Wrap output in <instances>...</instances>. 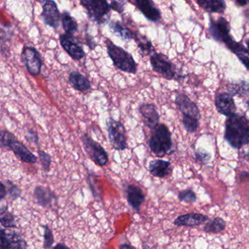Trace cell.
<instances>
[{
    "instance_id": "obj_1",
    "label": "cell",
    "mask_w": 249,
    "mask_h": 249,
    "mask_svg": "<svg viewBox=\"0 0 249 249\" xmlns=\"http://www.w3.org/2000/svg\"><path fill=\"white\" fill-rule=\"evenodd\" d=\"M224 140L235 149L249 144V120L243 115L234 113L225 122Z\"/></svg>"
},
{
    "instance_id": "obj_2",
    "label": "cell",
    "mask_w": 249,
    "mask_h": 249,
    "mask_svg": "<svg viewBox=\"0 0 249 249\" xmlns=\"http://www.w3.org/2000/svg\"><path fill=\"white\" fill-rule=\"evenodd\" d=\"M148 146L151 152L157 157H164L174 153L175 146L172 134L165 124H160L152 129Z\"/></svg>"
},
{
    "instance_id": "obj_3",
    "label": "cell",
    "mask_w": 249,
    "mask_h": 249,
    "mask_svg": "<svg viewBox=\"0 0 249 249\" xmlns=\"http://www.w3.org/2000/svg\"><path fill=\"white\" fill-rule=\"evenodd\" d=\"M105 43L107 47V54L116 68L127 73H136L138 64L130 53L120 46H116L109 39H106Z\"/></svg>"
},
{
    "instance_id": "obj_4",
    "label": "cell",
    "mask_w": 249,
    "mask_h": 249,
    "mask_svg": "<svg viewBox=\"0 0 249 249\" xmlns=\"http://www.w3.org/2000/svg\"><path fill=\"white\" fill-rule=\"evenodd\" d=\"M0 143L3 148L11 150L16 157L24 162L35 164L37 157L30 151L27 146L17 139L14 134L7 130H2L0 135Z\"/></svg>"
},
{
    "instance_id": "obj_5",
    "label": "cell",
    "mask_w": 249,
    "mask_h": 249,
    "mask_svg": "<svg viewBox=\"0 0 249 249\" xmlns=\"http://www.w3.org/2000/svg\"><path fill=\"white\" fill-rule=\"evenodd\" d=\"M208 32L215 41L224 43L231 52L237 46V42L230 36L231 27L230 23L223 17H219L216 21L211 18Z\"/></svg>"
},
{
    "instance_id": "obj_6",
    "label": "cell",
    "mask_w": 249,
    "mask_h": 249,
    "mask_svg": "<svg viewBox=\"0 0 249 249\" xmlns=\"http://www.w3.org/2000/svg\"><path fill=\"white\" fill-rule=\"evenodd\" d=\"M81 5L87 11L88 18L98 24H104L109 19L110 4L104 0H87L81 1Z\"/></svg>"
},
{
    "instance_id": "obj_7",
    "label": "cell",
    "mask_w": 249,
    "mask_h": 249,
    "mask_svg": "<svg viewBox=\"0 0 249 249\" xmlns=\"http://www.w3.org/2000/svg\"><path fill=\"white\" fill-rule=\"evenodd\" d=\"M107 136L111 146L116 151L127 148V137L124 126L120 122L110 118L106 122Z\"/></svg>"
},
{
    "instance_id": "obj_8",
    "label": "cell",
    "mask_w": 249,
    "mask_h": 249,
    "mask_svg": "<svg viewBox=\"0 0 249 249\" xmlns=\"http://www.w3.org/2000/svg\"><path fill=\"white\" fill-rule=\"evenodd\" d=\"M81 141L87 155L97 165L103 167L107 164L108 161L107 151L99 142L94 141L87 134H84L81 136Z\"/></svg>"
},
{
    "instance_id": "obj_9",
    "label": "cell",
    "mask_w": 249,
    "mask_h": 249,
    "mask_svg": "<svg viewBox=\"0 0 249 249\" xmlns=\"http://www.w3.org/2000/svg\"><path fill=\"white\" fill-rule=\"evenodd\" d=\"M150 62L153 70L165 79L173 80L177 77L176 66L166 55L161 53H153Z\"/></svg>"
},
{
    "instance_id": "obj_10",
    "label": "cell",
    "mask_w": 249,
    "mask_h": 249,
    "mask_svg": "<svg viewBox=\"0 0 249 249\" xmlns=\"http://www.w3.org/2000/svg\"><path fill=\"white\" fill-rule=\"evenodd\" d=\"M21 58L29 73L36 77L40 75L43 67V59L40 52L33 46H24Z\"/></svg>"
},
{
    "instance_id": "obj_11",
    "label": "cell",
    "mask_w": 249,
    "mask_h": 249,
    "mask_svg": "<svg viewBox=\"0 0 249 249\" xmlns=\"http://www.w3.org/2000/svg\"><path fill=\"white\" fill-rule=\"evenodd\" d=\"M41 18L46 25L55 30L59 27V23L62 21V15L56 2L48 0L43 3Z\"/></svg>"
},
{
    "instance_id": "obj_12",
    "label": "cell",
    "mask_w": 249,
    "mask_h": 249,
    "mask_svg": "<svg viewBox=\"0 0 249 249\" xmlns=\"http://www.w3.org/2000/svg\"><path fill=\"white\" fill-rule=\"evenodd\" d=\"M59 42L62 49L74 60H81L85 57L86 53L84 49L78 44L73 36H70L66 33L61 34L59 36Z\"/></svg>"
},
{
    "instance_id": "obj_13",
    "label": "cell",
    "mask_w": 249,
    "mask_h": 249,
    "mask_svg": "<svg viewBox=\"0 0 249 249\" xmlns=\"http://www.w3.org/2000/svg\"><path fill=\"white\" fill-rule=\"evenodd\" d=\"M0 249H27L26 240L16 231L1 230Z\"/></svg>"
},
{
    "instance_id": "obj_14",
    "label": "cell",
    "mask_w": 249,
    "mask_h": 249,
    "mask_svg": "<svg viewBox=\"0 0 249 249\" xmlns=\"http://www.w3.org/2000/svg\"><path fill=\"white\" fill-rule=\"evenodd\" d=\"M176 106L183 115L190 116L199 120L201 117L200 111L196 103H194L186 94H178L175 100Z\"/></svg>"
},
{
    "instance_id": "obj_15",
    "label": "cell",
    "mask_w": 249,
    "mask_h": 249,
    "mask_svg": "<svg viewBox=\"0 0 249 249\" xmlns=\"http://www.w3.org/2000/svg\"><path fill=\"white\" fill-rule=\"evenodd\" d=\"M142 14L144 17L152 22H157L161 18V11L151 0H134L130 1Z\"/></svg>"
},
{
    "instance_id": "obj_16",
    "label": "cell",
    "mask_w": 249,
    "mask_h": 249,
    "mask_svg": "<svg viewBox=\"0 0 249 249\" xmlns=\"http://www.w3.org/2000/svg\"><path fill=\"white\" fill-rule=\"evenodd\" d=\"M215 106L217 111L227 117L236 113L237 110L234 99L230 93L222 92L218 94L215 99Z\"/></svg>"
},
{
    "instance_id": "obj_17",
    "label": "cell",
    "mask_w": 249,
    "mask_h": 249,
    "mask_svg": "<svg viewBox=\"0 0 249 249\" xmlns=\"http://www.w3.org/2000/svg\"><path fill=\"white\" fill-rule=\"evenodd\" d=\"M139 112L142 116L144 124L150 129H154L160 124V113L155 105L152 103H143L140 106Z\"/></svg>"
},
{
    "instance_id": "obj_18",
    "label": "cell",
    "mask_w": 249,
    "mask_h": 249,
    "mask_svg": "<svg viewBox=\"0 0 249 249\" xmlns=\"http://www.w3.org/2000/svg\"><path fill=\"white\" fill-rule=\"evenodd\" d=\"M208 216L203 214L190 213L178 217L175 220L174 224L177 227H198L208 221Z\"/></svg>"
},
{
    "instance_id": "obj_19",
    "label": "cell",
    "mask_w": 249,
    "mask_h": 249,
    "mask_svg": "<svg viewBox=\"0 0 249 249\" xmlns=\"http://www.w3.org/2000/svg\"><path fill=\"white\" fill-rule=\"evenodd\" d=\"M128 203L135 211L139 212L141 205L145 199V196L141 188L135 185H128L126 189Z\"/></svg>"
},
{
    "instance_id": "obj_20",
    "label": "cell",
    "mask_w": 249,
    "mask_h": 249,
    "mask_svg": "<svg viewBox=\"0 0 249 249\" xmlns=\"http://www.w3.org/2000/svg\"><path fill=\"white\" fill-rule=\"evenodd\" d=\"M148 170L154 177L164 178L171 174L173 168L170 161L163 160H154L150 161Z\"/></svg>"
},
{
    "instance_id": "obj_21",
    "label": "cell",
    "mask_w": 249,
    "mask_h": 249,
    "mask_svg": "<svg viewBox=\"0 0 249 249\" xmlns=\"http://www.w3.org/2000/svg\"><path fill=\"white\" fill-rule=\"evenodd\" d=\"M34 198L37 205L46 208L56 199V196L49 188L39 186L35 189Z\"/></svg>"
},
{
    "instance_id": "obj_22",
    "label": "cell",
    "mask_w": 249,
    "mask_h": 249,
    "mask_svg": "<svg viewBox=\"0 0 249 249\" xmlns=\"http://www.w3.org/2000/svg\"><path fill=\"white\" fill-rule=\"evenodd\" d=\"M69 82L72 88L81 92L88 91L91 89L89 80L77 71H72L71 72L69 75Z\"/></svg>"
},
{
    "instance_id": "obj_23",
    "label": "cell",
    "mask_w": 249,
    "mask_h": 249,
    "mask_svg": "<svg viewBox=\"0 0 249 249\" xmlns=\"http://www.w3.org/2000/svg\"><path fill=\"white\" fill-rule=\"evenodd\" d=\"M197 5L208 13L224 14L227 4L223 0H196Z\"/></svg>"
},
{
    "instance_id": "obj_24",
    "label": "cell",
    "mask_w": 249,
    "mask_h": 249,
    "mask_svg": "<svg viewBox=\"0 0 249 249\" xmlns=\"http://www.w3.org/2000/svg\"><path fill=\"white\" fill-rule=\"evenodd\" d=\"M134 40L138 44L140 53L142 56H148L151 53H154L155 52V49H154L151 40L146 36H143L139 32H134Z\"/></svg>"
},
{
    "instance_id": "obj_25",
    "label": "cell",
    "mask_w": 249,
    "mask_h": 249,
    "mask_svg": "<svg viewBox=\"0 0 249 249\" xmlns=\"http://www.w3.org/2000/svg\"><path fill=\"white\" fill-rule=\"evenodd\" d=\"M109 28L112 33L116 35L125 42H129L134 39V33L120 21H112L109 24Z\"/></svg>"
},
{
    "instance_id": "obj_26",
    "label": "cell",
    "mask_w": 249,
    "mask_h": 249,
    "mask_svg": "<svg viewBox=\"0 0 249 249\" xmlns=\"http://www.w3.org/2000/svg\"><path fill=\"white\" fill-rule=\"evenodd\" d=\"M62 27L66 34L73 36L78 30V24L76 20L68 11H64L62 14Z\"/></svg>"
},
{
    "instance_id": "obj_27",
    "label": "cell",
    "mask_w": 249,
    "mask_h": 249,
    "mask_svg": "<svg viewBox=\"0 0 249 249\" xmlns=\"http://www.w3.org/2000/svg\"><path fill=\"white\" fill-rule=\"evenodd\" d=\"M227 89L232 97L237 95L244 97L249 94V81H241L236 84H230Z\"/></svg>"
},
{
    "instance_id": "obj_28",
    "label": "cell",
    "mask_w": 249,
    "mask_h": 249,
    "mask_svg": "<svg viewBox=\"0 0 249 249\" xmlns=\"http://www.w3.org/2000/svg\"><path fill=\"white\" fill-rule=\"evenodd\" d=\"M225 227L226 222L224 220L220 217H216L208 221L203 227V230L208 233H218L224 230Z\"/></svg>"
},
{
    "instance_id": "obj_29",
    "label": "cell",
    "mask_w": 249,
    "mask_h": 249,
    "mask_svg": "<svg viewBox=\"0 0 249 249\" xmlns=\"http://www.w3.org/2000/svg\"><path fill=\"white\" fill-rule=\"evenodd\" d=\"M0 222L5 228H14L17 227L14 215L8 211V207H3L0 211Z\"/></svg>"
},
{
    "instance_id": "obj_30",
    "label": "cell",
    "mask_w": 249,
    "mask_h": 249,
    "mask_svg": "<svg viewBox=\"0 0 249 249\" xmlns=\"http://www.w3.org/2000/svg\"><path fill=\"white\" fill-rule=\"evenodd\" d=\"M233 53L237 56L239 60L242 62L245 68L249 71V51L243 45L237 43V46L232 51Z\"/></svg>"
},
{
    "instance_id": "obj_31",
    "label": "cell",
    "mask_w": 249,
    "mask_h": 249,
    "mask_svg": "<svg viewBox=\"0 0 249 249\" xmlns=\"http://www.w3.org/2000/svg\"><path fill=\"white\" fill-rule=\"evenodd\" d=\"M184 129L187 131L189 133L194 134L197 131L199 127V120L190 117V116L183 115V119H182Z\"/></svg>"
},
{
    "instance_id": "obj_32",
    "label": "cell",
    "mask_w": 249,
    "mask_h": 249,
    "mask_svg": "<svg viewBox=\"0 0 249 249\" xmlns=\"http://www.w3.org/2000/svg\"><path fill=\"white\" fill-rule=\"evenodd\" d=\"M178 197L180 202H184L186 203H195L196 201V194L192 189L182 191L178 194Z\"/></svg>"
},
{
    "instance_id": "obj_33",
    "label": "cell",
    "mask_w": 249,
    "mask_h": 249,
    "mask_svg": "<svg viewBox=\"0 0 249 249\" xmlns=\"http://www.w3.org/2000/svg\"><path fill=\"white\" fill-rule=\"evenodd\" d=\"M39 158L40 160V163H41L42 167L43 170L46 172H49L50 169L51 164H52V157L50 154L48 153L45 152L43 150H38Z\"/></svg>"
},
{
    "instance_id": "obj_34",
    "label": "cell",
    "mask_w": 249,
    "mask_h": 249,
    "mask_svg": "<svg viewBox=\"0 0 249 249\" xmlns=\"http://www.w3.org/2000/svg\"><path fill=\"white\" fill-rule=\"evenodd\" d=\"M195 155L196 161H199L202 164H206L211 159V154L201 148L195 151Z\"/></svg>"
},
{
    "instance_id": "obj_35",
    "label": "cell",
    "mask_w": 249,
    "mask_h": 249,
    "mask_svg": "<svg viewBox=\"0 0 249 249\" xmlns=\"http://www.w3.org/2000/svg\"><path fill=\"white\" fill-rule=\"evenodd\" d=\"M44 227V247L45 249H50L54 243V237L53 232L48 226Z\"/></svg>"
},
{
    "instance_id": "obj_36",
    "label": "cell",
    "mask_w": 249,
    "mask_h": 249,
    "mask_svg": "<svg viewBox=\"0 0 249 249\" xmlns=\"http://www.w3.org/2000/svg\"><path fill=\"white\" fill-rule=\"evenodd\" d=\"M8 183V192L9 194L11 197L14 200L18 199L21 196V191L17 185L14 184L13 182L10 181V180H7Z\"/></svg>"
},
{
    "instance_id": "obj_37",
    "label": "cell",
    "mask_w": 249,
    "mask_h": 249,
    "mask_svg": "<svg viewBox=\"0 0 249 249\" xmlns=\"http://www.w3.org/2000/svg\"><path fill=\"white\" fill-rule=\"evenodd\" d=\"M25 139L27 142H32V143L37 145L39 142V137L36 131L33 129H29L25 135Z\"/></svg>"
},
{
    "instance_id": "obj_38",
    "label": "cell",
    "mask_w": 249,
    "mask_h": 249,
    "mask_svg": "<svg viewBox=\"0 0 249 249\" xmlns=\"http://www.w3.org/2000/svg\"><path fill=\"white\" fill-rule=\"evenodd\" d=\"M125 3L126 2H117V1H112L110 2V9L119 14H122L124 11Z\"/></svg>"
},
{
    "instance_id": "obj_39",
    "label": "cell",
    "mask_w": 249,
    "mask_h": 249,
    "mask_svg": "<svg viewBox=\"0 0 249 249\" xmlns=\"http://www.w3.org/2000/svg\"><path fill=\"white\" fill-rule=\"evenodd\" d=\"M85 40L86 44L89 47L90 49L94 50V49H96L97 44V43H96L95 40H94V37H91L89 34H87L86 35Z\"/></svg>"
},
{
    "instance_id": "obj_40",
    "label": "cell",
    "mask_w": 249,
    "mask_h": 249,
    "mask_svg": "<svg viewBox=\"0 0 249 249\" xmlns=\"http://www.w3.org/2000/svg\"><path fill=\"white\" fill-rule=\"evenodd\" d=\"M7 195L6 186L3 183H1V190H0V196H1V200L5 198Z\"/></svg>"
},
{
    "instance_id": "obj_41",
    "label": "cell",
    "mask_w": 249,
    "mask_h": 249,
    "mask_svg": "<svg viewBox=\"0 0 249 249\" xmlns=\"http://www.w3.org/2000/svg\"><path fill=\"white\" fill-rule=\"evenodd\" d=\"M53 249H70L67 245L64 244V243H58L56 246H55L53 248Z\"/></svg>"
},
{
    "instance_id": "obj_42",
    "label": "cell",
    "mask_w": 249,
    "mask_h": 249,
    "mask_svg": "<svg viewBox=\"0 0 249 249\" xmlns=\"http://www.w3.org/2000/svg\"><path fill=\"white\" fill-rule=\"evenodd\" d=\"M136 249L134 248L133 246L131 245L127 244V243H124V244L121 245L120 249Z\"/></svg>"
},
{
    "instance_id": "obj_43",
    "label": "cell",
    "mask_w": 249,
    "mask_h": 249,
    "mask_svg": "<svg viewBox=\"0 0 249 249\" xmlns=\"http://www.w3.org/2000/svg\"><path fill=\"white\" fill-rule=\"evenodd\" d=\"M236 3L240 6H244V5L249 4V1H243V0H237L236 1Z\"/></svg>"
},
{
    "instance_id": "obj_44",
    "label": "cell",
    "mask_w": 249,
    "mask_h": 249,
    "mask_svg": "<svg viewBox=\"0 0 249 249\" xmlns=\"http://www.w3.org/2000/svg\"><path fill=\"white\" fill-rule=\"evenodd\" d=\"M142 249H156L155 247H151V246H148L147 243H144L142 244Z\"/></svg>"
},
{
    "instance_id": "obj_45",
    "label": "cell",
    "mask_w": 249,
    "mask_h": 249,
    "mask_svg": "<svg viewBox=\"0 0 249 249\" xmlns=\"http://www.w3.org/2000/svg\"><path fill=\"white\" fill-rule=\"evenodd\" d=\"M246 46H247V49H249V38H248L247 40H246Z\"/></svg>"
},
{
    "instance_id": "obj_46",
    "label": "cell",
    "mask_w": 249,
    "mask_h": 249,
    "mask_svg": "<svg viewBox=\"0 0 249 249\" xmlns=\"http://www.w3.org/2000/svg\"><path fill=\"white\" fill-rule=\"evenodd\" d=\"M246 106H247L248 109L249 110V100H248V101L246 102Z\"/></svg>"
}]
</instances>
